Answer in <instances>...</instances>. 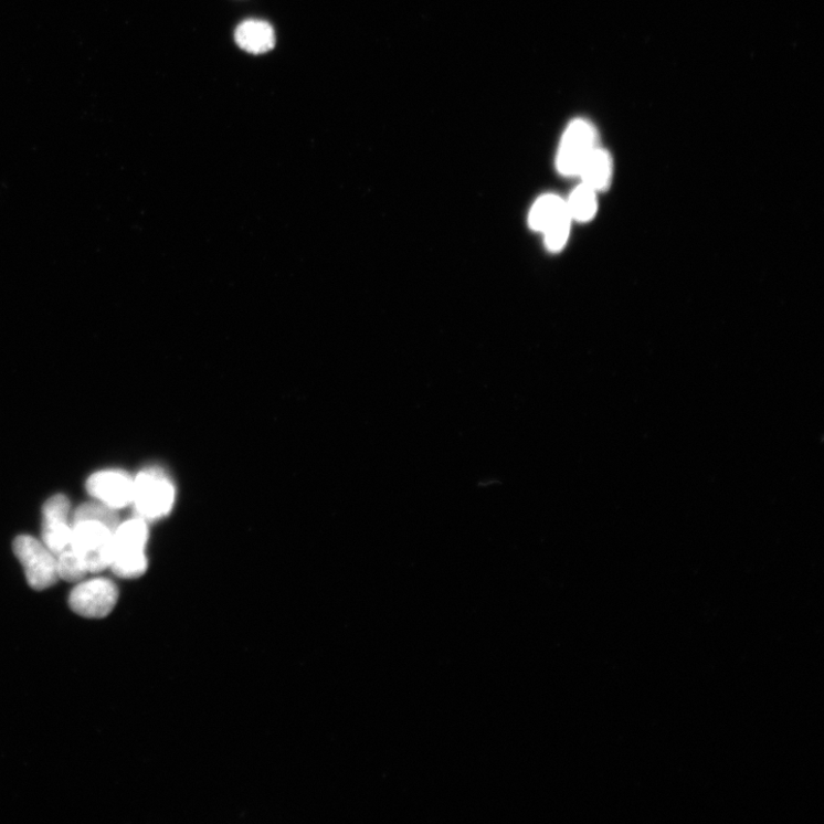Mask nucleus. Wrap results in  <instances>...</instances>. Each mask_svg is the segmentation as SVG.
Masks as SVG:
<instances>
[{"mask_svg":"<svg viewBox=\"0 0 824 824\" xmlns=\"http://www.w3.org/2000/svg\"><path fill=\"white\" fill-rule=\"evenodd\" d=\"M135 479L124 471L108 469L91 475L86 483L87 493L112 507L114 510L133 504Z\"/></svg>","mask_w":824,"mask_h":824,"instance_id":"obj_9","label":"nucleus"},{"mask_svg":"<svg viewBox=\"0 0 824 824\" xmlns=\"http://www.w3.org/2000/svg\"><path fill=\"white\" fill-rule=\"evenodd\" d=\"M175 497L173 484L161 469H145L135 479L133 504L139 517L146 521L169 515Z\"/></svg>","mask_w":824,"mask_h":824,"instance_id":"obj_3","label":"nucleus"},{"mask_svg":"<svg viewBox=\"0 0 824 824\" xmlns=\"http://www.w3.org/2000/svg\"><path fill=\"white\" fill-rule=\"evenodd\" d=\"M81 520H97L106 524L114 530L120 524L116 510L102 501L86 503L77 507L73 516V522Z\"/></svg>","mask_w":824,"mask_h":824,"instance_id":"obj_14","label":"nucleus"},{"mask_svg":"<svg viewBox=\"0 0 824 824\" xmlns=\"http://www.w3.org/2000/svg\"><path fill=\"white\" fill-rule=\"evenodd\" d=\"M596 194L595 190L584 183L575 188L566 201L570 216L579 223L592 220L598 211Z\"/></svg>","mask_w":824,"mask_h":824,"instance_id":"obj_12","label":"nucleus"},{"mask_svg":"<svg viewBox=\"0 0 824 824\" xmlns=\"http://www.w3.org/2000/svg\"><path fill=\"white\" fill-rule=\"evenodd\" d=\"M72 528L71 548L84 561L88 573L98 574L110 568L115 530L97 520L76 521Z\"/></svg>","mask_w":824,"mask_h":824,"instance_id":"obj_2","label":"nucleus"},{"mask_svg":"<svg viewBox=\"0 0 824 824\" xmlns=\"http://www.w3.org/2000/svg\"><path fill=\"white\" fill-rule=\"evenodd\" d=\"M118 601L116 584L107 579H93L74 588L70 595V606L80 616L104 619L115 609Z\"/></svg>","mask_w":824,"mask_h":824,"instance_id":"obj_7","label":"nucleus"},{"mask_svg":"<svg viewBox=\"0 0 824 824\" xmlns=\"http://www.w3.org/2000/svg\"><path fill=\"white\" fill-rule=\"evenodd\" d=\"M599 147L594 126L587 119L568 125L557 155V169L564 177H579L590 154Z\"/></svg>","mask_w":824,"mask_h":824,"instance_id":"obj_6","label":"nucleus"},{"mask_svg":"<svg viewBox=\"0 0 824 824\" xmlns=\"http://www.w3.org/2000/svg\"><path fill=\"white\" fill-rule=\"evenodd\" d=\"M13 551L24 569L31 588L43 591L57 582L56 556L35 537L28 535L17 537Z\"/></svg>","mask_w":824,"mask_h":824,"instance_id":"obj_5","label":"nucleus"},{"mask_svg":"<svg viewBox=\"0 0 824 824\" xmlns=\"http://www.w3.org/2000/svg\"><path fill=\"white\" fill-rule=\"evenodd\" d=\"M56 566L59 579L71 583L81 582L88 574L84 561L72 548L56 556Z\"/></svg>","mask_w":824,"mask_h":824,"instance_id":"obj_13","label":"nucleus"},{"mask_svg":"<svg viewBox=\"0 0 824 824\" xmlns=\"http://www.w3.org/2000/svg\"><path fill=\"white\" fill-rule=\"evenodd\" d=\"M148 526L142 518L118 525L114 532L110 568L122 579H137L146 573L148 561L145 548L148 542Z\"/></svg>","mask_w":824,"mask_h":824,"instance_id":"obj_1","label":"nucleus"},{"mask_svg":"<svg viewBox=\"0 0 824 824\" xmlns=\"http://www.w3.org/2000/svg\"><path fill=\"white\" fill-rule=\"evenodd\" d=\"M237 45L252 54H264L275 47L276 39L273 27L262 20H247L235 31Z\"/></svg>","mask_w":824,"mask_h":824,"instance_id":"obj_10","label":"nucleus"},{"mask_svg":"<svg viewBox=\"0 0 824 824\" xmlns=\"http://www.w3.org/2000/svg\"><path fill=\"white\" fill-rule=\"evenodd\" d=\"M71 501L65 495L51 497L43 507V543L55 556L71 548Z\"/></svg>","mask_w":824,"mask_h":824,"instance_id":"obj_8","label":"nucleus"},{"mask_svg":"<svg viewBox=\"0 0 824 824\" xmlns=\"http://www.w3.org/2000/svg\"><path fill=\"white\" fill-rule=\"evenodd\" d=\"M528 221L531 230L545 234L547 247L559 252L568 241L573 219L566 201L557 196H545L532 205Z\"/></svg>","mask_w":824,"mask_h":824,"instance_id":"obj_4","label":"nucleus"},{"mask_svg":"<svg viewBox=\"0 0 824 824\" xmlns=\"http://www.w3.org/2000/svg\"><path fill=\"white\" fill-rule=\"evenodd\" d=\"M613 169L611 154L601 147H596L587 158L579 177H581L582 183L595 190L596 193L604 192L612 183Z\"/></svg>","mask_w":824,"mask_h":824,"instance_id":"obj_11","label":"nucleus"}]
</instances>
